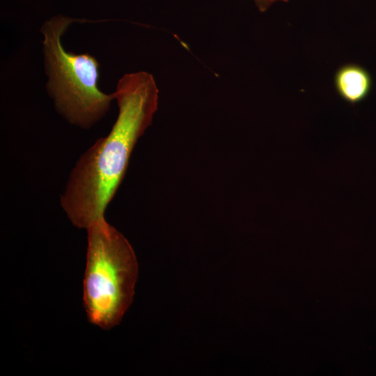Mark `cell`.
<instances>
[{"instance_id": "obj_2", "label": "cell", "mask_w": 376, "mask_h": 376, "mask_svg": "<svg viewBox=\"0 0 376 376\" xmlns=\"http://www.w3.org/2000/svg\"><path fill=\"white\" fill-rule=\"evenodd\" d=\"M86 230L84 305L91 324L109 329L119 323L132 301L137 261L127 240L104 217Z\"/></svg>"}, {"instance_id": "obj_4", "label": "cell", "mask_w": 376, "mask_h": 376, "mask_svg": "<svg viewBox=\"0 0 376 376\" xmlns=\"http://www.w3.org/2000/svg\"><path fill=\"white\" fill-rule=\"evenodd\" d=\"M334 86L342 99L351 104H355L368 95L372 87V79L369 72L362 66L347 63L336 71Z\"/></svg>"}, {"instance_id": "obj_1", "label": "cell", "mask_w": 376, "mask_h": 376, "mask_svg": "<svg viewBox=\"0 0 376 376\" xmlns=\"http://www.w3.org/2000/svg\"><path fill=\"white\" fill-rule=\"evenodd\" d=\"M113 95L118 115L111 130L80 156L61 196L62 208L79 228L86 229L104 217L125 174L133 148L157 109L159 90L149 72L125 74Z\"/></svg>"}, {"instance_id": "obj_3", "label": "cell", "mask_w": 376, "mask_h": 376, "mask_svg": "<svg viewBox=\"0 0 376 376\" xmlns=\"http://www.w3.org/2000/svg\"><path fill=\"white\" fill-rule=\"evenodd\" d=\"M72 22L57 15L41 28L47 88L56 109L68 122L88 128L103 117L115 98L113 93L99 89V63L93 56L66 52L63 47L61 36Z\"/></svg>"}, {"instance_id": "obj_5", "label": "cell", "mask_w": 376, "mask_h": 376, "mask_svg": "<svg viewBox=\"0 0 376 376\" xmlns=\"http://www.w3.org/2000/svg\"><path fill=\"white\" fill-rule=\"evenodd\" d=\"M260 12L266 11L272 4L278 1L288 2V0H253Z\"/></svg>"}]
</instances>
